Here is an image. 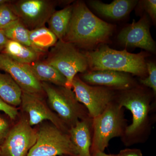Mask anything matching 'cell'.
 <instances>
[{
    "label": "cell",
    "mask_w": 156,
    "mask_h": 156,
    "mask_svg": "<svg viewBox=\"0 0 156 156\" xmlns=\"http://www.w3.org/2000/svg\"><path fill=\"white\" fill-rule=\"evenodd\" d=\"M118 39L126 47L142 48L150 52L155 50V44L150 31L149 21L146 16L137 22L133 20L131 24L120 32Z\"/></svg>",
    "instance_id": "13"
},
{
    "label": "cell",
    "mask_w": 156,
    "mask_h": 156,
    "mask_svg": "<svg viewBox=\"0 0 156 156\" xmlns=\"http://www.w3.org/2000/svg\"><path fill=\"white\" fill-rule=\"evenodd\" d=\"M147 70L148 74L147 77L141 78L139 81L144 87L151 88L153 92L154 96L156 94V66L152 62H146Z\"/></svg>",
    "instance_id": "24"
},
{
    "label": "cell",
    "mask_w": 156,
    "mask_h": 156,
    "mask_svg": "<svg viewBox=\"0 0 156 156\" xmlns=\"http://www.w3.org/2000/svg\"><path fill=\"white\" fill-rule=\"evenodd\" d=\"M91 71L112 70L144 77L147 73L145 53H129L102 45L95 51L85 53Z\"/></svg>",
    "instance_id": "3"
},
{
    "label": "cell",
    "mask_w": 156,
    "mask_h": 156,
    "mask_svg": "<svg viewBox=\"0 0 156 156\" xmlns=\"http://www.w3.org/2000/svg\"><path fill=\"white\" fill-rule=\"evenodd\" d=\"M8 40L2 30H0V52H2L5 48Z\"/></svg>",
    "instance_id": "29"
},
{
    "label": "cell",
    "mask_w": 156,
    "mask_h": 156,
    "mask_svg": "<svg viewBox=\"0 0 156 156\" xmlns=\"http://www.w3.org/2000/svg\"><path fill=\"white\" fill-rule=\"evenodd\" d=\"M0 70L11 76L22 92L39 95L44 92L41 83L34 76L29 65L20 63L0 53Z\"/></svg>",
    "instance_id": "12"
},
{
    "label": "cell",
    "mask_w": 156,
    "mask_h": 156,
    "mask_svg": "<svg viewBox=\"0 0 156 156\" xmlns=\"http://www.w3.org/2000/svg\"><path fill=\"white\" fill-rule=\"evenodd\" d=\"M11 2L0 6V30L5 28L18 20L11 9Z\"/></svg>",
    "instance_id": "23"
},
{
    "label": "cell",
    "mask_w": 156,
    "mask_h": 156,
    "mask_svg": "<svg viewBox=\"0 0 156 156\" xmlns=\"http://www.w3.org/2000/svg\"><path fill=\"white\" fill-rule=\"evenodd\" d=\"M2 30L8 40L14 41L32 48L29 38V30L19 21V20Z\"/></svg>",
    "instance_id": "22"
},
{
    "label": "cell",
    "mask_w": 156,
    "mask_h": 156,
    "mask_svg": "<svg viewBox=\"0 0 156 156\" xmlns=\"http://www.w3.org/2000/svg\"><path fill=\"white\" fill-rule=\"evenodd\" d=\"M114 27L96 17L81 1L73 5L72 14L63 41L76 46L91 47L105 42Z\"/></svg>",
    "instance_id": "2"
},
{
    "label": "cell",
    "mask_w": 156,
    "mask_h": 156,
    "mask_svg": "<svg viewBox=\"0 0 156 156\" xmlns=\"http://www.w3.org/2000/svg\"><path fill=\"white\" fill-rule=\"evenodd\" d=\"M11 2V1H7V0H0V6L7 4V3L10 2Z\"/></svg>",
    "instance_id": "31"
},
{
    "label": "cell",
    "mask_w": 156,
    "mask_h": 156,
    "mask_svg": "<svg viewBox=\"0 0 156 156\" xmlns=\"http://www.w3.org/2000/svg\"><path fill=\"white\" fill-rule=\"evenodd\" d=\"M0 111L4 112L12 120H15L18 115L16 107L8 104L0 98Z\"/></svg>",
    "instance_id": "25"
},
{
    "label": "cell",
    "mask_w": 156,
    "mask_h": 156,
    "mask_svg": "<svg viewBox=\"0 0 156 156\" xmlns=\"http://www.w3.org/2000/svg\"><path fill=\"white\" fill-rule=\"evenodd\" d=\"M92 119L81 120L69 130L71 140L77 151L79 156H91Z\"/></svg>",
    "instance_id": "15"
},
{
    "label": "cell",
    "mask_w": 156,
    "mask_h": 156,
    "mask_svg": "<svg viewBox=\"0 0 156 156\" xmlns=\"http://www.w3.org/2000/svg\"><path fill=\"white\" fill-rule=\"evenodd\" d=\"M22 91L8 73H0V98L11 106L20 105Z\"/></svg>",
    "instance_id": "19"
},
{
    "label": "cell",
    "mask_w": 156,
    "mask_h": 156,
    "mask_svg": "<svg viewBox=\"0 0 156 156\" xmlns=\"http://www.w3.org/2000/svg\"><path fill=\"white\" fill-rule=\"evenodd\" d=\"M20 105L23 111L28 116L27 121L32 127L48 120L54 126L68 133L69 128L47 105L40 95L22 92Z\"/></svg>",
    "instance_id": "11"
},
{
    "label": "cell",
    "mask_w": 156,
    "mask_h": 156,
    "mask_svg": "<svg viewBox=\"0 0 156 156\" xmlns=\"http://www.w3.org/2000/svg\"><path fill=\"white\" fill-rule=\"evenodd\" d=\"M10 5L19 21L30 30L45 26L56 11V2L49 0H20L11 2Z\"/></svg>",
    "instance_id": "9"
},
{
    "label": "cell",
    "mask_w": 156,
    "mask_h": 156,
    "mask_svg": "<svg viewBox=\"0 0 156 156\" xmlns=\"http://www.w3.org/2000/svg\"><path fill=\"white\" fill-rule=\"evenodd\" d=\"M119 156H143L140 150L138 149L126 148L120 151Z\"/></svg>",
    "instance_id": "28"
},
{
    "label": "cell",
    "mask_w": 156,
    "mask_h": 156,
    "mask_svg": "<svg viewBox=\"0 0 156 156\" xmlns=\"http://www.w3.org/2000/svg\"><path fill=\"white\" fill-rule=\"evenodd\" d=\"M80 77L82 80L89 85L107 87L117 91L126 90L137 86L129 74L114 71H91L84 73Z\"/></svg>",
    "instance_id": "14"
},
{
    "label": "cell",
    "mask_w": 156,
    "mask_h": 156,
    "mask_svg": "<svg viewBox=\"0 0 156 156\" xmlns=\"http://www.w3.org/2000/svg\"><path fill=\"white\" fill-rule=\"evenodd\" d=\"M37 131L24 118L10 129L1 147L3 156H27L37 141Z\"/></svg>",
    "instance_id": "10"
},
{
    "label": "cell",
    "mask_w": 156,
    "mask_h": 156,
    "mask_svg": "<svg viewBox=\"0 0 156 156\" xmlns=\"http://www.w3.org/2000/svg\"><path fill=\"white\" fill-rule=\"evenodd\" d=\"M79 156L69 133L52 125L37 131V141L27 156Z\"/></svg>",
    "instance_id": "7"
},
{
    "label": "cell",
    "mask_w": 156,
    "mask_h": 156,
    "mask_svg": "<svg viewBox=\"0 0 156 156\" xmlns=\"http://www.w3.org/2000/svg\"><path fill=\"white\" fill-rule=\"evenodd\" d=\"M1 53L14 61L24 64H30L39 60L43 54L31 47L9 40Z\"/></svg>",
    "instance_id": "18"
},
{
    "label": "cell",
    "mask_w": 156,
    "mask_h": 156,
    "mask_svg": "<svg viewBox=\"0 0 156 156\" xmlns=\"http://www.w3.org/2000/svg\"><path fill=\"white\" fill-rule=\"evenodd\" d=\"M137 2L133 0H115L109 4L100 1H92L91 7L99 14L115 20L124 18L136 5Z\"/></svg>",
    "instance_id": "16"
},
{
    "label": "cell",
    "mask_w": 156,
    "mask_h": 156,
    "mask_svg": "<svg viewBox=\"0 0 156 156\" xmlns=\"http://www.w3.org/2000/svg\"><path fill=\"white\" fill-rule=\"evenodd\" d=\"M41 85L50 108L69 129L79 121L92 119L87 108L77 100L72 89L44 82Z\"/></svg>",
    "instance_id": "5"
},
{
    "label": "cell",
    "mask_w": 156,
    "mask_h": 156,
    "mask_svg": "<svg viewBox=\"0 0 156 156\" xmlns=\"http://www.w3.org/2000/svg\"><path fill=\"white\" fill-rule=\"evenodd\" d=\"M29 65L34 76L41 83L66 87L67 80L65 77L45 60H38Z\"/></svg>",
    "instance_id": "17"
},
{
    "label": "cell",
    "mask_w": 156,
    "mask_h": 156,
    "mask_svg": "<svg viewBox=\"0 0 156 156\" xmlns=\"http://www.w3.org/2000/svg\"><path fill=\"white\" fill-rule=\"evenodd\" d=\"M124 108L115 101L109 105L100 115L92 119L91 156L104 152L111 140L122 137L128 126Z\"/></svg>",
    "instance_id": "4"
},
{
    "label": "cell",
    "mask_w": 156,
    "mask_h": 156,
    "mask_svg": "<svg viewBox=\"0 0 156 156\" xmlns=\"http://www.w3.org/2000/svg\"><path fill=\"white\" fill-rule=\"evenodd\" d=\"M152 99L151 92L138 85L118 91L115 101L120 106L129 110L132 115V123L126 127L121 137L126 146L143 143L147 140L152 125L151 117Z\"/></svg>",
    "instance_id": "1"
},
{
    "label": "cell",
    "mask_w": 156,
    "mask_h": 156,
    "mask_svg": "<svg viewBox=\"0 0 156 156\" xmlns=\"http://www.w3.org/2000/svg\"><path fill=\"white\" fill-rule=\"evenodd\" d=\"M92 156H119L118 154H108L105 153L104 152H99Z\"/></svg>",
    "instance_id": "30"
},
{
    "label": "cell",
    "mask_w": 156,
    "mask_h": 156,
    "mask_svg": "<svg viewBox=\"0 0 156 156\" xmlns=\"http://www.w3.org/2000/svg\"><path fill=\"white\" fill-rule=\"evenodd\" d=\"M72 88L77 100L87 108L92 119L102 113L109 105L115 101L118 91L89 85L77 75L73 80Z\"/></svg>",
    "instance_id": "8"
},
{
    "label": "cell",
    "mask_w": 156,
    "mask_h": 156,
    "mask_svg": "<svg viewBox=\"0 0 156 156\" xmlns=\"http://www.w3.org/2000/svg\"><path fill=\"white\" fill-rule=\"evenodd\" d=\"M58 70L67 80L66 88L72 89V82L79 73H84L89 68L86 55L76 46L63 40H58L51 48L45 60Z\"/></svg>",
    "instance_id": "6"
},
{
    "label": "cell",
    "mask_w": 156,
    "mask_h": 156,
    "mask_svg": "<svg viewBox=\"0 0 156 156\" xmlns=\"http://www.w3.org/2000/svg\"><path fill=\"white\" fill-rule=\"evenodd\" d=\"M0 156H3L2 151H1V147H0Z\"/></svg>",
    "instance_id": "32"
},
{
    "label": "cell",
    "mask_w": 156,
    "mask_h": 156,
    "mask_svg": "<svg viewBox=\"0 0 156 156\" xmlns=\"http://www.w3.org/2000/svg\"><path fill=\"white\" fill-rule=\"evenodd\" d=\"M29 38L32 48L44 54L58 41L56 35L46 27L29 30Z\"/></svg>",
    "instance_id": "20"
},
{
    "label": "cell",
    "mask_w": 156,
    "mask_h": 156,
    "mask_svg": "<svg viewBox=\"0 0 156 156\" xmlns=\"http://www.w3.org/2000/svg\"><path fill=\"white\" fill-rule=\"evenodd\" d=\"M10 130L9 122L0 116V142L4 141Z\"/></svg>",
    "instance_id": "27"
},
{
    "label": "cell",
    "mask_w": 156,
    "mask_h": 156,
    "mask_svg": "<svg viewBox=\"0 0 156 156\" xmlns=\"http://www.w3.org/2000/svg\"><path fill=\"white\" fill-rule=\"evenodd\" d=\"M73 5L55 11L48 21L49 28L58 40H63L67 32L71 18Z\"/></svg>",
    "instance_id": "21"
},
{
    "label": "cell",
    "mask_w": 156,
    "mask_h": 156,
    "mask_svg": "<svg viewBox=\"0 0 156 156\" xmlns=\"http://www.w3.org/2000/svg\"><path fill=\"white\" fill-rule=\"evenodd\" d=\"M144 9L154 21L156 19V0H146L144 1Z\"/></svg>",
    "instance_id": "26"
}]
</instances>
